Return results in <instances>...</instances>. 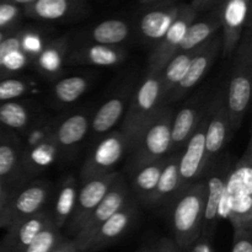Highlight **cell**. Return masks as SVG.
<instances>
[{"instance_id":"ffe728a7","label":"cell","mask_w":252,"mask_h":252,"mask_svg":"<svg viewBox=\"0 0 252 252\" xmlns=\"http://www.w3.org/2000/svg\"><path fill=\"white\" fill-rule=\"evenodd\" d=\"M202 117H203V115H202L201 107L197 105V102L185 106L177 112V115L172 118L171 123V150H170V154L179 153V150L186 145V143L189 142L191 135L196 130L197 126L201 122Z\"/></svg>"},{"instance_id":"9c48e42d","label":"cell","mask_w":252,"mask_h":252,"mask_svg":"<svg viewBox=\"0 0 252 252\" xmlns=\"http://www.w3.org/2000/svg\"><path fill=\"white\" fill-rule=\"evenodd\" d=\"M206 128L207 112H204L196 130L185 145V150L180 154V189L196 182L208 167L206 157Z\"/></svg>"},{"instance_id":"ab89813d","label":"cell","mask_w":252,"mask_h":252,"mask_svg":"<svg viewBox=\"0 0 252 252\" xmlns=\"http://www.w3.org/2000/svg\"><path fill=\"white\" fill-rule=\"evenodd\" d=\"M231 252H252V230H234Z\"/></svg>"},{"instance_id":"7c38bea8","label":"cell","mask_w":252,"mask_h":252,"mask_svg":"<svg viewBox=\"0 0 252 252\" xmlns=\"http://www.w3.org/2000/svg\"><path fill=\"white\" fill-rule=\"evenodd\" d=\"M220 51V37L213 36L209 41H207L206 43L198 49V52H197L196 56H194L193 61L189 64V70H187V73L185 74L182 80L177 84L176 88L170 93V95L167 96L166 100H165L164 105L176 102V101L181 100L189 90H192V89L202 80V78L206 75L207 71L209 70L212 64L214 63V61L217 59V57H218L219 52Z\"/></svg>"},{"instance_id":"60d3db41","label":"cell","mask_w":252,"mask_h":252,"mask_svg":"<svg viewBox=\"0 0 252 252\" xmlns=\"http://www.w3.org/2000/svg\"><path fill=\"white\" fill-rule=\"evenodd\" d=\"M22 51L27 56L30 53L38 54L41 52V38L34 33L24 32V34H22Z\"/></svg>"},{"instance_id":"2e32d148","label":"cell","mask_w":252,"mask_h":252,"mask_svg":"<svg viewBox=\"0 0 252 252\" xmlns=\"http://www.w3.org/2000/svg\"><path fill=\"white\" fill-rule=\"evenodd\" d=\"M135 216H137V209H135L134 204L129 202L121 211L110 217L105 223L101 224L100 228L90 239V241L86 244L83 252L101 250V249L115 243L128 230L130 224L134 220Z\"/></svg>"},{"instance_id":"3957f363","label":"cell","mask_w":252,"mask_h":252,"mask_svg":"<svg viewBox=\"0 0 252 252\" xmlns=\"http://www.w3.org/2000/svg\"><path fill=\"white\" fill-rule=\"evenodd\" d=\"M235 49L234 65L225 93V103L229 116L230 133L240 128L249 110L252 90V38L251 25L245 27Z\"/></svg>"},{"instance_id":"ac0fdd59","label":"cell","mask_w":252,"mask_h":252,"mask_svg":"<svg viewBox=\"0 0 252 252\" xmlns=\"http://www.w3.org/2000/svg\"><path fill=\"white\" fill-rule=\"evenodd\" d=\"M48 196V185L44 182H34L22 189L17 196L11 197L7 202V207L14 221L39 213Z\"/></svg>"},{"instance_id":"f907efd6","label":"cell","mask_w":252,"mask_h":252,"mask_svg":"<svg viewBox=\"0 0 252 252\" xmlns=\"http://www.w3.org/2000/svg\"><path fill=\"white\" fill-rule=\"evenodd\" d=\"M140 1H142L143 4H160V2H162L164 0H140Z\"/></svg>"},{"instance_id":"c3c4849f","label":"cell","mask_w":252,"mask_h":252,"mask_svg":"<svg viewBox=\"0 0 252 252\" xmlns=\"http://www.w3.org/2000/svg\"><path fill=\"white\" fill-rule=\"evenodd\" d=\"M10 33H12V30H0V43H1Z\"/></svg>"},{"instance_id":"ba28073f","label":"cell","mask_w":252,"mask_h":252,"mask_svg":"<svg viewBox=\"0 0 252 252\" xmlns=\"http://www.w3.org/2000/svg\"><path fill=\"white\" fill-rule=\"evenodd\" d=\"M197 12L192 9L189 4L182 5L179 15L175 19L174 24L170 26L166 33L162 36L153 49L149 57L148 71H159L161 73L167 63L177 54L180 43L185 36V32L189 25L196 20Z\"/></svg>"},{"instance_id":"d6986e66","label":"cell","mask_w":252,"mask_h":252,"mask_svg":"<svg viewBox=\"0 0 252 252\" xmlns=\"http://www.w3.org/2000/svg\"><path fill=\"white\" fill-rule=\"evenodd\" d=\"M85 4V0H36L24 7V14L33 20L58 21L76 14Z\"/></svg>"},{"instance_id":"6da1fadb","label":"cell","mask_w":252,"mask_h":252,"mask_svg":"<svg viewBox=\"0 0 252 252\" xmlns=\"http://www.w3.org/2000/svg\"><path fill=\"white\" fill-rule=\"evenodd\" d=\"M219 218L230 221L234 230H252L251 143L243 158L230 167L221 199Z\"/></svg>"},{"instance_id":"277c9868","label":"cell","mask_w":252,"mask_h":252,"mask_svg":"<svg viewBox=\"0 0 252 252\" xmlns=\"http://www.w3.org/2000/svg\"><path fill=\"white\" fill-rule=\"evenodd\" d=\"M172 118V108L167 105L160 106L147 125L137 133L129 149V170L170 154Z\"/></svg>"},{"instance_id":"8992f818","label":"cell","mask_w":252,"mask_h":252,"mask_svg":"<svg viewBox=\"0 0 252 252\" xmlns=\"http://www.w3.org/2000/svg\"><path fill=\"white\" fill-rule=\"evenodd\" d=\"M132 139L122 129L115 130L95 147L81 169L83 182L115 172L116 166L129 153Z\"/></svg>"},{"instance_id":"681fc988","label":"cell","mask_w":252,"mask_h":252,"mask_svg":"<svg viewBox=\"0 0 252 252\" xmlns=\"http://www.w3.org/2000/svg\"><path fill=\"white\" fill-rule=\"evenodd\" d=\"M138 252H155V245L154 246H145V248H142Z\"/></svg>"},{"instance_id":"f35d334b","label":"cell","mask_w":252,"mask_h":252,"mask_svg":"<svg viewBox=\"0 0 252 252\" xmlns=\"http://www.w3.org/2000/svg\"><path fill=\"white\" fill-rule=\"evenodd\" d=\"M21 16V7L7 1H0V30H11Z\"/></svg>"},{"instance_id":"f6af8a7d","label":"cell","mask_w":252,"mask_h":252,"mask_svg":"<svg viewBox=\"0 0 252 252\" xmlns=\"http://www.w3.org/2000/svg\"><path fill=\"white\" fill-rule=\"evenodd\" d=\"M14 219H12L11 212H10L7 203L4 206H0V229L1 228H9L12 224Z\"/></svg>"},{"instance_id":"7bdbcfd3","label":"cell","mask_w":252,"mask_h":252,"mask_svg":"<svg viewBox=\"0 0 252 252\" xmlns=\"http://www.w3.org/2000/svg\"><path fill=\"white\" fill-rule=\"evenodd\" d=\"M51 252H81L76 248L75 243L73 241V239L64 238L52 249Z\"/></svg>"},{"instance_id":"1f68e13d","label":"cell","mask_w":252,"mask_h":252,"mask_svg":"<svg viewBox=\"0 0 252 252\" xmlns=\"http://www.w3.org/2000/svg\"><path fill=\"white\" fill-rule=\"evenodd\" d=\"M66 52L65 39L52 42L38 53L36 58L37 66L47 76H56L61 71L62 63Z\"/></svg>"},{"instance_id":"83f0119b","label":"cell","mask_w":252,"mask_h":252,"mask_svg":"<svg viewBox=\"0 0 252 252\" xmlns=\"http://www.w3.org/2000/svg\"><path fill=\"white\" fill-rule=\"evenodd\" d=\"M78 192V182L73 176L64 180L61 189H59L56 206H54L53 214H52L54 224L58 229H62L64 225H66L68 220L70 219L74 208H75Z\"/></svg>"},{"instance_id":"44dd1931","label":"cell","mask_w":252,"mask_h":252,"mask_svg":"<svg viewBox=\"0 0 252 252\" xmlns=\"http://www.w3.org/2000/svg\"><path fill=\"white\" fill-rule=\"evenodd\" d=\"M130 96L132 95L129 91H125L121 95L111 97L98 108L90 125L94 134H106L117 125L118 121L125 116L126 111H127Z\"/></svg>"},{"instance_id":"d6a6232c","label":"cell","mask_w":252,"mask_h":252,"mask_svg":"<svg viewBox=\"0 0 252 252\" xmlns=\"http://www.w3.org/2000/svg\"><path fill=\"white\" fill-rule=\"evenodd\" d=\"M31 123L29 108L16 101L0 102V128L21 130Z\"/></svg>"},{"instance_id":"f546056e","label":"cell","mask_w":252,"mask_h":252,"mask_svg":"<svg viewBox=\"0 0 252 252\" xmlns=\"http://www.w3.org/2000/svg\"><path fill=\"white\" fill-rule=\"evenodd\" d=\"M58 145L53 137L39 144L38 147L22 153L21 166L30 174H34L52 165L58 154Z\"/></svg>"},{"instance_id":"9a60e30c","label":"cell","mask_w":252,"mask_h":252,"mask_svg":"<svg viewBox=\"0 0 252 252\" xmlns=\"http://www.w3.org/2000/svg\"><path fill=\"white\" fill-rule=\"evenodd\" d=\"M229 171H230V167L228 166L226 162H223L220 166L214 169V171L207 180V194L201 236L212 239V236L214 235L217 224L220 219L219 218V209H220Z\"/></svg>"},{"instance_id":"4316f807","label":"cell","mask_w":252,"mask_h":252,"mask_svg":"<svg viewBox=\"0 0 252 252\" xmlns=\"http://www.w3.org/2000/svg\"><path fill=\"white\" fill-rule=\"evenodd\" d=\"M202 47V46H201ZM199 47V48H201ZM189 52H181L177 53L169 63L165 65L161 71V95H162V106L165 100L170 95L172 90L176 88L177 84L182 80L185 74L187 73L189 68V64L193 61L194 56L198 52V49Z\"/></svg>"},{"instance_id":"e575fe53","label":"cell","mask_w":252,"mask_h":252,"mask_svg":"<svg viewBox=\"0 0 252 252\" xmlns=\"http://www.w3.org/2000/svg\"><path fill=\"white\" fill-rule=\"evenodd\" d=\"M63 239L61 229H58L52 220L46 228L42 229L41 233L26 246L22 252H51L52 249Z\"/></svg>"},{"instance_id":"d4e9b609","label":"cell","mask_w":252,"mask_h":252,"mask_svg":"<svg viewBox=\"0 0 252 252\" xmlns=\"http://www.w3.org/2000/svg\"><path fill=\"white\" fill-rule=\"evenodd\" d=\"M89 128L90 122L86 113H75L64 120L54 130L58 149H69L78 145L86 137Z\"/></svg>"},{"instance_id":"836d02e7","label":"cell","mask_w":252,"mask_h":252,"mask_svg":"<svg viewBox=\"0 0 252 252\" xmlns=\"http://www.w3.org/2000/svg\"><path fill=\"white\" fill-rule=\"evenodd\" d=\"M89 89V80L84 76H69L59 80L53 88V95L59 102L73 103Z\"/></svg>"},{"instance_id":"4dcf8cb0","label":"cell","mask_w":252,"mask_h":252,"mask_svg":"<svg viewBox=\"0 0 252 252\" xmlns=\"http://www.w3.org/2000/svg\"><path fill=\"white\" fill-rule=\"evenodd\" d=\"M91 39L97 44L116 46L126 41L129 36V26L126 21L118 19L106 20L91 30Z\"/></svg>"},{"instance_id":"484cf974","label":"cell","mask_w":252,"mask_h":252,"mask_svg":"<svg viewBox=\"0 0 252 252\" xmlns=\"http://www.w3.org/2000/svg\"><path fill=\"white\" fill-rule=\"evenodd\" d=\"M123 58H125L123 49L115 46L94 43L76 51L70 61L81 64H89V65L112 66L123 61Z\"/></svg>"},{"instance_id":"7a4b0ae2","label":"cell","mask_w":252,"mask_h":252,"mask_svg":"<svg viewBox=\"0 0 252 252\" xmlns=\"http://www.w3.org/2000/svg\"><path fill=\"white\" fill-rule=\"evenodd\" d=\"M207 185L204 181L193 182L180 189L172 202L171 226L174 243L181 251H186L201 236L203 224Z\"/></svg>"},{"instance_id":"8d00e7d4","label":"cell","mask_w":252,"mask_h":252,"mask_svg":"<svg viewBox=\"0 0 252 252\" xmlns=\"http://www.w3.org/2000/svg\"><path fill=\"white\" fill-rule=\"evenodd\" d=\"M30 86L22 79L7 78L0 79V102H7L20 98L29 91Z\"/></svg>"},{"instance_id":"d590c367","label":"cell","mask_w":252,"mask_h":252,"mask_svg":"<svg viewBox=\"0 0 252 252\" xmlns=\"http://www.w3.org/2000/svg\"><path fill=\"white\" fill-rule=\"evenodd\" d=\"M26 130V139L22 144V153L38 147L39 144L53 137L56 127H54V121L44 120L31 127L29 126Z\"/></svg>"},{"instance_id":"b9f144b4","label":"cell","mask_w":252,"mask_h":252,"mask_svg":"<svg viewBox=\"0 0 252 252\" xmlns=\"http://www.w3.org/2000/svg\"><path fill=\"white\" fill-rule=\"evenodd\" d=\"M155 252H181L172 239L161 238L155 244Z\"/></svg>"},{"instance_id":"8fae6325","label":"cell","mask_w":252,"mask_h":252,"mask_svg":"<svg viewBox=\"0 0 252 252\" xmlns=\"http://www.w3.org/2000/svg\"><path fill=\"white\" fill-rule=\"evenodd\" d=\"M118 175H120L118 172H112V174L83 182V186L79 189L78 192L75 208H74L70 219L66 223L68 233L73 235V238L80 230V228L85 223L91 212L102 201L103 197L106 196L108 189H111L113 182L118 177Z\"/></svg>"},{"instance_id":"bcb514c9","label":"cell","mask_w":252,"mask_h":252,"mask_svg":"<svg viewBox=\"0 0 252 252\" xmlns=\"http://www.w3.org/2000/svg\"><path fill=\"white\" fill-rule=\"evenodd\" d=\"M0 1H7V2H11V4H15V5H24V6H26V5L29 4H32V2H34L36 0H0Z\"/></svg>"},{"instance_id":"f1b7e54d","label":"cell","mask_w":252,"mask_h":252,"mask_svg":"<svg viewBox=\"0 0 252 252\" xmlns=\"http://www.w3.org/2000/svg\"><path fill=\"white\" fill-rule=\"evenodd\" d=\"M22 143L0 128V180L6 179L21 166Z\"/></svg>"},{"instance_id":"cb8c5ba5","label":"cell","mask_w":252,"mask_h":252,"mask_svg":"<svg viewBox=\"0 0 252 252\" xmlns=\"http://www.w3.org/2000/svg\"><path fill=\"white\" fill-rule=\"evenodd\" d=\"M179 153L167 155L165 166L160 175L159 182L154 194L149 202V206H159L167 201H171L180 192L179 176Z\"/></svg>"},{"instance_id":"5b68a950","label":"cell","mask_w":252,"mask_h":252,"mask_svg":"<svg viewBox=\"0 0 252 252\" xmlns=\"http://www.w3.org/2000/svg\"><path fill=\"white\" fill-rule=\"evenodd\" d=\"M160 106H162L161 73L148 71L139 88L130 96L121 129L129 135L133 142L137 133L147 125Z\"/></svg>"},{"instance_id":"816d5d0a","label":"cell","mask_w":252,"mask_h":252,"mask_svg":"<svg viewBox=\"0 0 252 252\" xmlns=\"http://www.w3.org/2000/svg\"><path fill=\"white\" fill-rule=\"evenodd\" d=\"M0 252H4V251H2V249H1V246H0Z\"/></svg>"},{"instance_id":"e0dca14e","label":"cell","mask_w":252,"mask_h":252,"mask_svg":"<svg viewBox=\"0 0 252 252\" xmlns=\"http://www.w3.org/2000/svg\"><path fill=\"white\" fill-rule=\"evenodd\" d=\"M184 4H165L144 12L140 17L139 30L142 36L150 42L158 43L174 24Z\"/></svg>"},{"instance_id":"4fadbf2b","label":"cell","mask_w":252,"mask_h":252,"mask_svg":"<svg viewBox=\"0 0 252 252\" xmlns=\"http://www.w3.org/2000/svg\"><path fill=\"white\" fill-rule=\"evenodd\" d=\"M206 128V157L209 166L212 159L225 148L229 139L230 126L225 103V93H219L212 105L207 108Z\"/></svg>"},{"instance_id":"74e56055","label":"cell","mask_w":252,"mask_h":252,"mask_svg":"<svg viewBox=\"0 0 252 252\" xmlns=\"http://www.w3.org/2000/svg\"><path fill=\"white\" fill-rule=\"evenodd\" d=\"M22 34L21 31L12 32L0 43V70L12 53L22 49Z\"/></svg>"},{"instance_id":"7402d4cb","label":"cell","mask_w":252,"mask_h":252,"mask_svg":"<svg viewBox=\"0 0 252 252\" xmlns=\"http://www.w3.org/2000/svg\"><path fill=\"white\" fill-rule=\"evenodd\" d=\"M166 158L129 170L132 174V186L143 203L149 204L165 166Z\"/></svg>"},{"instance_id":"ee69618b","label":"cell","mask_w":252,"mask_h":252,"mask_svg":"<svg viewBox=\"0 0 252 252\" xmlns=\"http://www.w3.org/2000/svg\"><path fill=\"white\" fill-rule=\"evenodd\" d=\"M223 1L224 0H192V2L189 5L198 14V12L206 11V10L216 6L217 4H221Z\"/></svg>"},{"instance_id":"52a82bcc","label":"cell","mask_w":252,"mask_h":252,"mask_svg":"<svg viewBox=\"0 0 252 252\" xmlns=\"http://www.w3.org/2000/svg\"><path fill=\"white\" fill-rule=\"evenodd\" d=\"M129 202L130 193L127 184L123 180V176L118 175V177L113 182V185L108 189V192L103 197L102 201L91 212L90 216L88 217L85 223L80 228V230L73 238V241L75 243L76 248L83 252L86 244L90 241V239L93 238L96 230L100 228L101 224L105 223L110 217L117 213L118 211H121Z\"/></svg>"},{"instance_id":"5bb4252c","label":"cell","mask_w":252,"mask_h":252,"mask_svg":"<svg viewBox=\"0 0 252 252\" xmlns=\"http://www.w3.org/2000/svg\"><path fill=\"white\" fill-rule=\"evenodd\" d=\"M52 220V214L39 212L34 216L12 221L7 228L6 235L0 241L2 251L22 252Z\"/></svg>"},{"instance_id":"603a6c76","label":"cell","mask_w":252,"mask_h":252,"mask_svg":"<svg viewBox=\"0 0 252 252\" xmlns=\"http://www.w3.org/2000/svg\"><path fill=\"white\" fill-rule=\"evenodd\" d=\"M221 27L219 9L213 12V15L199 21H193L185 32V36L180 43L177 53L181 52L193 51L203 46L207 41L214 36L217 31Z\"/></svg>"},{"instance_id":"7dc6e473","label":"cell","mask_w":252,"mask_h":252,"mask_svg":"<svg viewBox=\"0 0 252 252\" xmlns=\"http://www.w3.org/2000/svg\"><path fill=\"white\" fill-rule=\"evenodd\" d=\"M10 198H11V196H9L6 192H2L1 189H0V206H4V204H6L7 202H9Z\"/></svg>"},{"instance_id":"30bf717a","label":"cell","mask_w":252,"mask_h":252,"mask_svg":"<svg viewBox=\"0 0 252 252\" xmlns=\"http://www.w3.org/2000/svg\"><path fill=\"white\" fill-rule=\"evenodd\" d=\"M251 0H224L220 4L223 37L221 51L224 58H230L240 42L244 29L251 25Z\"/></svg>"}]
</instances>
